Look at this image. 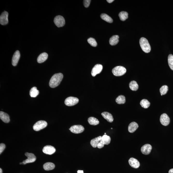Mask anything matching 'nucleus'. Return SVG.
<instances>
[{
  "mask_svg": "<svg viewBox=\"0 0 173 173\" xmlns=\"http://www.w3.org/2000/svg\"><path fill=\"white\" fill-rule=\"evenodd\" d=\"M48 55L46 53L44 52L40 54L37 58L38 63H41L45 61L48 59Z\"/></svg>",
  "mask_w": 173,
  "mask_h": 173,
  "instance_id": "16",
  "label": "nucleus"
},
{
  "mask_svg": "<svg viewBox=\"0 0 173 173\" xmlns=\"http://www.w3.org/2000/svg\"><path fill=\"white\" fill-rule=\"evenodd\" d=\"M102 116L104 118L109 122H112L113 121V118L112 114L108 112H104L102 113Z\"/></svg>",
  "mask_w": 173,
  "mask_h": 173,
  "instance_id": "18",
  "label": "nucleus"
},
{
  "mask_svg": "<svg viewBox=\"0 0 173 173\" xmlns=\"http://www.w3.org/2000/svg\"><path fill=\"white\" fill-rule=\"evenodd\" d=\"M104 146V144L103 143V142L102 140H101L99 144L97 146V147L98 148H103Z\"/></svg>",
  "mask_w": 173,
  "mask_h": 173,
  "instance_id": "36",
  "label": "nucleus"
},
{
  "mask_svg": "<svg viewBox=\"0 0 173 173\" xmlns=\"http://www.w3.org/2000/svg\"><path fill=\"white\" fill-rule=\"evenodd\" d=\"M140 47L142 51L146 53H148L151 50V48L148 40L145 38L142 37L140 40Z\"/></svg>",
  "mask_w": 173,
  "mask_h": 173,
  "instance_id": "2",
  "label": "nucleus"
},
{
  "mask_svg": "<svg viewBox=\"0 0 173 173\" xmlns=\"http://www.w3.org/2000/svg\"><path fill=\"white\" fill-rule=\"evenodd\" d=\"M69 129L73 133L79 134L84 131V128L81 125H74L71 127Z\"/></svg>",
  "mask_w": 173,
  "mask_h": 173,
  "instance_id": "7",
  "label": "nucleus"
},
{
  "mask_svg": "<svg viewBox=\"0 0 173 173\" xmlns=\"http://www.w3.org/2000/svg\"><path fill=\"white\" fill-rule=\"evenodd\" d=\"M119 37L118 35H116L111 38L109 41L110 45L114 46L117 44L119 41Z\"/></svg>",
  "mask_w": 173,
  "mask_h": 173,
  "instance_id": "21",
  "label": "nucleus"
},
{
  "mask_svg": "<svg viewBox=\"0 0 173 173\" xmlns=\"http://www.w3.org/2000/svg\"><path fill=\"white\" fill-rule=\"evenodd\" d=\"M63 78V74L61 73L54 74L49 81V85L50 87L54 88L59 86Z\"/></svg>",
  "mask_w": 173,
  "mask_h": 173,
  "instance_id": "1",
  "label": "nucleus"
},
{
  "mask_svg": "<svg viewBox=\"0 0 173 173\" xmlns=\"http://www.w3.org/2000/svg\"><path fill=\"white\" fill-rule=\"evenodd\" d=\"M112 73L116 76H121L126 73V69L122 66H117L112 70Z\"/></svg>",
  "mask_w": 173,
  "mask_h": 173,
  "instance_id": "3",
  "label": "nucleus"
},
{
  "mask_svg": "<svg viewBox=\"0 0 173 173\" xmlns=\"http://www.w3.org/2000/svg\"><path fill=\"white\" fill-rule=\"evenodd\" d=\"M114 1H113V0H107V1L108 3H111L113 2Z\"/></svg>",
  "mask_w": 173,
  "mask_h": 173,
  "instance_id": "37",
  "label": "nucleus"
},
{
  "mask_svg": "<svg viewBox=\"0 0 173 173\" xmlns=\"http://www.w3.org/2000/svg\"><path fill=\"white\" fill-rule=\"evenodd\" d=\"M102 138V136H99L92 140L90 141V144L94 148H97V146L101 141Z\"/></svg>",
  "mask_w": 173,
  "mask_h": 173,
  "instance_id": "19",
  "label": "nucleus"
},
{
  "mask_svg": "<svg viewBox=\"0 0 173 173\" xmlns=\"http://www.w3.org/2000/svg\"><path fill=\"white\" fill-rule=\"evenodd\" d=\"M39 91L37 89L36 87H33L31 89L30 92V95L31 97L35 98L38 95Z\"/></svg>",
  "mask_w": 173,
  "mask_h": 173,
  "instance_id": "24",
  "label": "nucleus"
},
{
  "mask_svg": "<svg viewBox=\"0 0 173 173\" xmlns=\"http://www.w3.org/2000/svg\"><path fill=\"white\" fill-rule=\"evenodd\" d=\"M129 163L131 167L134 168H138L140 167V162L137 159L132 157L129 159Z\"/></svg>",
  "mask_w": 173,
  "mask_h": 173,
  "instance_id": "14",
  "label": "nucleus"
},
{
  "mask_svg": "<svg viewBox=\"0 0 173 173\" xmlns=\"http://www.w3.org/2000/svg\"><path fill=\"white\" fill-rule=\"evenodd\" d=\"M140 105L144 109H148L149 107L150 103L148 100L143 99L140 101Z\"/></svg>",
  "mask_w": 173,
  "mask_h": 173,
  "instance_id": "29",
  "label": "nucleus"
},
{
  "mask_svg": "<svg viewBox=\"0 0 173 173\" xmlns=\"http://www.w3.org/2000/svg\"><path fill=\"white\" fill-rule=\"evenodd\" d=\"M20 57L19 51H17L15 52L12 59V64L13 66H16L18 63Z\"/></svg>",
  "mask_w": 173,
  "mask_h": 173,
  "instance_id": "13",
  "label": "nucleus"
},
{
  "mask_svg": "<svg viewBox=\"0 0 173 173\" xmlns=\"http://www.w3.org/2000/svg\"><path fill=\"white\" fill-rule=\"evenodd\" d=\"M168 63L169 66L173 71V55L170 54L168 56Z\"/></svg>",
  "mask_w": 173,
  "mask_h": 173,
  "instance_id": "32",
  "label": "nucleus"
},
{
  "mask_svg": "<svg viewBox=\"0 0 173 173\" xmlns=\"http://www.w3.org/2000/svg\"><path fill=\"white\" fill-rule=\"evenodd\" d=\"M169 173H173V168L171 169L169 171Z\"/></svg>",
  "mask_w": 173,
  "mask_h": 173,
  "instance_id": "38",
  "label": "nucleus"
},
{
  "mask_svg": "<svg viewBox=\"0 0 173 173\" xmlns=\"http://www.w3.org/2000/svg\"><path fill=\"white\" fill-rule=\"evenodd\" d=\"M54 23L58 27H63L65 24V21L63 17L61 16L55 17L54 19Z\"/></svg>",
  "mask_w": 173,
  "mask_h": 173,
  "instance_id": "6",
  "label": "nucleus"
},
{
  "mask_svg": "<svg viewBox=\"0 0 173 173\" xmlns=\"http://www.w3.org/2000/svg\"><path fill=\"white\" fill-rule=\"evenodd\" d=\"M56 149L54 147L50 145H47L44 147L43 152L46 154L51 155L56 152Z\"/></svg>",
  "mask_w": 173,
  "mask_h": 173,
  "instance_id": "11",
  "label": "nucleus"
},
{
  "mask_svg": "<svg viewBox=\"0 0 173 173\" xmlns=\"http://www.w3.org/2000/svg\"><path fill=\"white\" fill-rule=\"evenodd\" d=\"M101 18L102 19L104 20L106 22L112 23L113 22V20L110 16L105 13H102L100 16Z\"/></svg>",
  "mask_w": 173,
  "mask_h": 173,
  "instance_id": "26",
  "label": "nucleus"
},
{
  "mask_svg": "<svg viewBox=\"0 0 173 173\" xmlns=\"http://www.w3.org/2000/svg\"><path fill=\"white\" fill-rule=\"evenodd\" d=\"M48 124L46 121H37L33 126V129L35 131H39L44 129L47 126Z\"/></svg>",
  "mask_w": 173,
  "mask_h": 173,
  "instance_id": "4",
  "label": "nucleus"
},
{
  "mask_svg": "<svg viewBox=\"0 0 173 173\" xmlns=\"http://www.w3.org/2000/svg\"><path fill=\"white\" fill-rule=\"evenodd\" d=\"M91 1H90V0H84V1L83 5L86 8L89 7Z\"/></svg>",
  "mask_w": 173,
  "mask_h": 173,
  "instance_id": "34",
  "label": "nucleus"
},
{
  "mask_svg": "<svg viewBox=\"0 0 173 173\" xmlns=\"http://www.w3.org/2000/svg\"><path fill=\"white\" fill-rule=\"evenodd\" d=\"M128 13L126 12L121 11L119 14L120 19L122 21H124L128 18Z\"/></svg>",
  "mask_w": 173,
  "mask_h": 173,
  "instance_id": "30",
  "label": "nucleus"
},
{
  "mask_svg": "<svg viewBox=\"0 0 173 173\" xmlns=\"http://www.w3.org/2000/svg\"><path fill=\"white\" fill-rule=\"evenodd\" d=\"M0 118L3 122L6 123L9 122L10 121L9 115L2 111L0 112Z\"/></svg>",
  "mask_w": 173,
  "mask_h": 173,
  "instance_id": "17",
  "label": "nucleus"
},
{
  "mask_svg": "<svg viewBox=\"0 0 173 173\" xmlns=\"http://www.w3.org/2000/svg\"><path fill=\"white\" fill-rule=\"evenodd\" d=\"M129 87L131 90L133 91H136L138 89L139 85L136 81H133L130 82Z\"/></svg>",
  "mask_w": 173,
  "mask_h": 173,
  "instance_id": "25",
  "label": "nucleus"
},
{
  "mask_svg": "<svg viewBox=\"0 0 173 173\" xmlns=\"http://www.w3.org/2000/svg\"><path fill=\"white\" fill-rule=\"evenodd\" d=\"M8 16L9 13L6 11L3 12L1 14L0 17V23L1 25H5L8 23Z\"/></svg>",
  "mask_w": 173,
  "mask_h": 173,
  "instance_id": "8",
  "label": "nucleus"
},
{
  "mask_svg": "<svg viewBox=\"0 0 173 173\" xmlns=\"http://www.w3.org/2000/svg\"><path fill=\"white\" fill-rule=\"evenodd\" d=\"M0 173H2V170L1 168H0Z\"/></svg>",
  "mask_w": 173,
  "mask_h": 173,
  "instance_id": "40",
  "label": "nucleus"
},
{
  "mask_svg": "<svg viewBox=\"0 0 173 173\" xmlns=\"http://www.w3.org/2000/svg\"><path fill=\"white\" fill-rule=\"evenodd\" d=\"M88 42L92 46L96 47L97 46V43L96 40L92 38H90L88 40Z\"/></svg>",
  "mask_w": 173,
  "mask_h": 173,
  "instance_id": "33",
  "label": "nucleus"
},
{
  "mask_svg": "<svg viewBox=\"0 0 173 173\" xmlns=\"http://www.w3.org/2000/svg\"><path fill=\"white\" fill-rule=\"evenodd\" d=\"M152 147L150 145L146 144L141 147V151L143 154L148 155L150 153Z\"/></svg>",
  "mask_w": 173,
  "mask_h": 173,
  "instance_id": "12",
  "label": "nucleus"
},
{
  "mask_svg": "<svg viewBox=\"0 0 173 173\" xmlns=\"http://www.w3.org/2000/svg\"><path fill=\"white\" fill-rule=\"evenodd\" d=\"M6 146L3 143H1L0 144V154H1L5 149Z\"/></svg>",
  "mask_w": 173,
  "mask_h": 173,
  "instance_id": "35",
  "label": "nucleus"
},
{
  "mask_svg": "<svg viewBox=\"0 0 173 173\" xmlns=\"http://www.w3.org/2000/svg\"><path fill=\"white\" fill-rule=\"evenodd\" d=\"M101 140H102L104 145H108L110 144L111 139L110 136L107 135H104L102 136Z\"/></svg>",
  "mask_w": 173,
  "mask_h": 173,
  "instance_id": "27",
  "label": "nucleus"
},
{
  "mask_svg": "<svg viewBox=\"0 0 173 173\" xmlns=\"http://www.w3.org/2000/svg\"><path fill=\"white\" fill-rule=\"evenodd\" d=\"M55 165L53 163L51 162H48L45 163L43 166V168L46 171L53 170L55 168Z\"/></svg>",
  "mask_w": 173,
  "mask_h": 173,
  "instance_id": "22",
  "label": "nucleus"
},
{
  "mask_svg": "<svg viewBox=\"0 0 173 173\" xmlns=\"http://www.w3.org/2000/svg\"><path fill=\"white\" fill-rule=\"evenodd\" d=\"M78 173H84L83 171L82 170H79L77 171Z\"/></svg>",
  "mask_w": 173,
  "mask_h": 173,
  "instance_id": "39",
  "label": "nucleus"
},
{
  "mask_svg": "<svg viewBox=\"0 0 173 173\" xmlns=\"http://www.w3.org/2000/svg\"><path fill=\"white\" fill-rule=\"evenodd\" d=\"M160 121L162 125L167 126L170 122V119L166 113H164L161 116Z\"/></svg>",
  "mask_w": 173,
  "mask_h": 173,
  "instance_id": "9",
  "label": "nucleus"
},
{
  "mask_svg": "<svg viewBox=\"0 0 173 173\" xmlns=\"http://www.w3.org/2000/svg\"><path fill=\"white\" fill-rule=\"evenodd\" d=\"M139 127V125L136 122H132L129 124L128 126V131L130 133L134 132Z\"/></svg>",
  "mask_w": 173,
  "mask_h": 173,
  "instance_id": "20",
  "label": "nucleus"
},
{
  "mask_svg": "<svg viewBox=\"0 0 173 173\" xmlns=\"http://www.w3.org/2000/svg\"><path fill=\"white\" fill-rule=\"evenodd\" d=\"M88 121L89 124L92 125H97L99 123L98 119L93 117H89L88 119Z\"/></svg>",
  "mask_w": 173,
  "mask_h": 173,
  "instance_id": "23",
  "label": "nucleus"
},
{
  "mask_svg": "<svg viewBox=\"0 0 173 173\" xmlns=\"http://www.w3.org/2000/svg\"><path fill=\"white\" fill-rule=\"evenodd\" d=\"M105 135H106V133H105Z\"/></svg>",
  "mask_w": 173,
  "mask_h": 173,
  "instance_id": "41",
  "label": "nucleus"
},
{
  "mask_svg": "<svg viewBox=\"0 0 173 173\" xmlns=\"http://www.w3.org/2000/svg\"><path fill=\"white\" fill-rule=\"evenodd\" d=\"M25 155L27 157V159L25 160L27 163H33L36 161V158L33 154L26 153Z\"/></svg>",
  "mask_w": 173,
  "mask_h": 173,
  "instance_id": "15",
  "label": "nucleus"
},
{
  "mask_svg": "<svg viewBox=\"0 0 173 173\" xmlns=\"http://www.w3.org/2000/svg\"><path fill=\"white\" fill-rule=\"evenodd\" d=\"M103 66L102 65L97 64L94 66L92 70L91 74L93 77L95 76L102 71Z\"/></svg>",
  "mask_w": 173,
  "mask_h": 173,
  "instance_id": "10",
  "label": "nucleus"
},
{
  "mask_svg": "<svg viewBox=\"0 0 173 173\" xmlns=\"http://www.w3.org/2000/svg\"><path fill=\"white\" fill-rule=\"evenodd\" d=\"M168 87L167 85H163L160 88V92L161 95H164L167 94L168 91Z\"/></svg>",
  "mask_w": 173,
  "mask_h": 173,
  "instance_id": "31",
  "label": "nucleus"
},
{
  "mask_svg": "<svg viewBox=\"0 0 173 173\" xmlns=\"http://www.w3.org/2000/svg\"><path fill=\"white\" fill-rule=\"evenodd\" d=\"M116 102L117 104H123L125 103L126 99L125 97L123 95H120L119 96L116 98Z\"/></svg>",
  "mask_w": 173,
  "mask_h": 173,
  "instance_id": "28",
  "label": "nucleus"
},
{
  "mask_svg": "<svg viewBox=\"0 0 173 173\" xmlns=\"http://www.w3.org/2000/svg\"><path fill=\"white\" fill-rule=\"evenodd\" d=\"M79 100L77 98L70 97L66 98L64 101L65 105L68 106H73L77 104L79 102Z\"/></svg>",
  "mask_w": 173,
  "mask_h": 173,
  "instance_id": "5",
  "label": "nucleus"
}]
</instances>
